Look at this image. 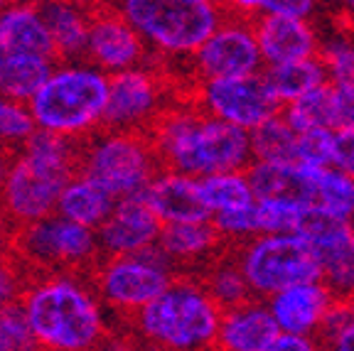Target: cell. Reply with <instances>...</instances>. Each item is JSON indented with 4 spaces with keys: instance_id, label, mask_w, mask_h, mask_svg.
<instances>
[{
    "instance_id": "41",
    "label": "cell",
    "mask_w": 354,
    "mask_h": 351,
    "mask_svg": "<svg viewBox=\"0 0 354 351\" xmlns=\"http://www.w3.org/2000/svg\"><path fill=\"white\" fill-rule=\"evenodd\" d=\"M335 167L354 180V131L337 133V140H335Z\"/></svg>"
},
{
    "instance_id": "32",
    "label": "cell",
    "mask_w": 354,
    "mask_h": 351,
    "mask_svg": "<svg viewBox=\"0 0 354 351\" xmlns=\"http://www.w3.org/2000/svg\"><path fill=\"white\" fill-rule=\"evenodd\" d=\"M308 207L295 197H271L256 199V221L259 236H283V234H300Z\"/></svg>"
},
{
    "instance_id": "22",
    "label": "cell",
    "mask_w": 354,
    "mask_h": 351,
    "mask_svg": "<svg viewBox=\"0 0 354 351\" xmlns=\"http://www.w3.org/2000/svg\"><path fill=\"white\" fill-rule=\"evenodd\" d=\"M0 44L3 52L25 57H42L57 61L50 28L37 3H8L0 12Z\"/></svg>"
},
{
    "instance_id": "1",
    "label": "cell",
    "mask_w": 354,
    "mask_h": 351,
    "mask_svg": "<svg viewBox=\"0 0 354 351\" xmlns=\"http://www.w3.org/2000/svg\"><path fill=\"white\" fill-rule=\"evenodd\" d=\"M39 351H88L118 332L91 275H32L20 297Z\"/></svg>"
},
{
    "instance_id": "17",
    "label": "cell",
    "mask_w": 354,
    "mask_h": 351,
    "mask_svg": "<svg viewBox=\"0 0 354 351\" xmlns=\"http://www.w3.org/2000/svg\"><path fill=\"white\" fill-rule=\"evenodd\" d=\"M266 305L271 310L281 334L315 339V334L322 332L325 319L330 317L332 307L337 305V297L332 295L322 280H315V283L288 287V290L273 295Z\"/></svg>"
},
{
    "instance_id": "47",
    "label": "cell",
    "mask_w": 354,
    "mask_h": 351,
    "mask_svg": "<svg viewBox=\"0 0 354 351\" xmlns=\"http://www.w3.org/2000/svg\"><path fill=\"white\" fill-rule=\"evenodd\" d=\"M8 6V3H3V0H0V12H3V8H6Z\"/></svg>"
},
{
    "instance_id": "30",
    "label": "cell",
    "mask_w": 354,
    "mask_h": 351,
    "mask_svg": "<svg viewBox=\"0 0 354 351\" xmlns=\"http://www.w3.org/2000/svg\"><path fill=\"white\" fill-rule=\"evenodd\" d=\"M281 115L288 121V126L295 133H310V131H332L337 133V113H335V86L315 88L313 93L303 96L295 104L283 106Z\"/></svg>"
},
{
    "instance_id": "21",
    "label": "cell",
    "mask_w": 354,
    "mask_h": 351,
    "mask_svg": "<svg viewBox=\"0 0 354 351\" xmlns=\"http://www.w3.org/2000/svg\"><path fill=\"white\" fill-rule=\"evenodd\" d=\"M281 334L263 300H249L221 317L214 351H266Z\"/></svg>"
},
{
    "instance_id": "36",
    "label": "cell",
    "mask_w": 354,
    "mask_h": 351,
    "mask_svg": "<svg viewBox=\"0 0 354 351\" xmlns=\"http://www.w3.org/2000/svg\"><path fill=\"white\" fill-rule=\"evenodd\" d=\"M0 351H39L37 336L20 302L0 314Z\"/></svg>"
},
{
    "instance_id": "16",
    "label": "cell",
    "mask_w": 354,
    "mask_h": 351,
    "mask_svg": "<svg viewBox=\"0 0 354 351\" xmlns=\"http://www.w3.org/2000/svg\"><path fill=\"white\" fill-rule=\"evenodd\" d=\"M165 224L155 214L148 199L128 197L118 199L111 216L99 226L96 238L104 258H116V256H136L158 248Z\"/></svg>"
},
{
    "instance_id": "5",
    "label": "cell",
    "mask_w": 354,
    "mask_h": 351,
    "mask_svg": "<svg viewBox=\"0 0 354 351\" xmlns=\"http://www.w3.org/2000/svg\"><path fill=\"white\" fill-rule=\"evenodd\" d=\"M111 77L86 59L55 61L47 82L30 99L35 126L69 143H86L104 128Z\"/></svg>"
},
{
    "instance_id": "24",
    "label": "cell",
    "mask_w": 354,
    "mask_h": 351,
    "mask_svg": "<svg viewBox=\"0 0 354 351\" xmlns=\"http://www.w3.org/2000/svg\"><path fill=\"white\" fill-rule=\"evenodd\" d=\"M91 12H94V6L72 3V0L42 3V15L47 28H50L57 61L84 59L88 30H91Z\"/></svg>"
},
{
    "instance_id": "19",
    "label": "cell",
    "mask_w": 354,
    "mask_h": 351,
    "mask_svg": "<svg viewBox=\"0 0 354 351\" xmlns=\"http://www.w3.org/2000/svg\"><path fill=\"white\" fill-rule=\"evenodd\" d=\"M224 238L214 229L212 221H194V224H170L162 229L160 253L170 260L177 275H187V270L212 265L221 256L219 248Z\"/></svg>"
},
{
    "instance_id": "23",
    "label": "cell",
    "mask_w": 354,
    "mask_h": 351,
    "mask_svg": "<svg viewBox=\"0 0 354 351\" xmlns=\"http://www.w3.org/2000/svg\"><path fill=\"white\" fill-rule=\"evenodd\" d=\"M295 197L313 211L354 224V180L337 167L300 170Z\"/></svg>"
},
{
    "instance_id": "31",
    "label": "cell",
    "mask_w": 354,
    "mask_h": 351,
    "mask_svg": "<svg viewBox=\"0 0 354 351\" xmlns=\"http://www.w3.org/2000/svg\"><path fill=\"white\" fill-rule=\"evenodd\" d=\"M199 278H202V283H205V287L209 290V295L214 297V302L224 312L239 307L243 302L254 300L251 287H249V283H246V278H243L234 253H221L214 263L207 265L205 273L199 275Z\"/></svg>"
},
{
    "instance_id": "45",
    "label": "cell",
    "mask_w": 354,
    "mask_h": 351,
    "mask_svg": "<svg viewBox=\"0 0 354 351\" xmlns=\"http://www.w3.org/2000/svg\"><path fill=\"white\" fill-rule=\"evenodd\" d=\"M8 155H15V153H10V150H8V145L0 140V158H8Z\"/></svg>"
},
{
    "instance_id": "4",
    "label": "cell",
    "mask_w": 354,
    "mask_h": 351,
    "mask_svg": "<svg viewBox=\"0 0 354 351\" xmlns=\"http://www.w3.org/2000/svg\"><path fill=\"white\" fill-rule=\"evenodd\" d=\"M79 148L64 137L37 131L30 143L12 155L0 187V204L15 229L57 214L66 182L79 172Z\"/></svg>"
},
{
    "instance_id": "40",
    "label": "cell",
    "mask_w": 354,
    "mask_h": 351,
    "mask_svg": "<svg viewBox=\"0 0 354 351\" xmlns=\"http://www.w3.org/2000/svg\"><path fill=\"white\" fill-rule=\"evenodd\" d=\"M332 86H335V113H337V133L354 131V86H339V84H332Z\"/></svg>"
},
{
    "instance_id": "27",
    "label": "cell",
    "mask_w": 354,
    "mask_h": 351,
    "mask_svg": "<svg viewBox=\"0 0 354 351\" xmlns=\"http://www.w3.org/2000/svg\"><path fill=\"white\" fill-rule=\"evenodd\" d=\"M52 66H55L52 59L3 52L0 55V96L30 104L39 86L47 82Z\"/></svg>"
},
{
    "instance_id": "44",
    "label": "cell",
    "mask_w": 354,
    "mask_h": 351,
    "mask_svg": "<svg viewBox=\"0 0 354 351\" xmlns=\"http://www.w3.org/2000/svg\"><path fill=\"white\" fill-rule=\"evenodd\" d=\"M12 234H15V226L8 219L6 209L0 204V258L10 256V243H12Z\"/></svg>"
},
{
    "instance_id": "35",
    "label": "cell",
    "mask_w": 354,
    "mask_h": 351,
    "mask_svg": "<svg viewBox=\"0 0 354 351\" xmlns=\"http://www.w3.org/2000/svg\"><path fill=\"white\" fill-rule=\"evenodd\" d=\"M317 336L325 351H354V302L337 300Z\"/></svg>"
},
{
    "instance_id": "37",
    "label": "cell",
    "mask_w": 354,
    "mask_h": 351,
    "mask_svg": "<svg viewBox=\"0 0 354 351\" xmlns=\"http://www.w3.org/2000/svg\"><path fill=\"white\" fill-rule=\"evenodd\" d=\"M335 140L337 133L310 131L298 133V165L300 170H322L335 167Z\"/></svg>"
},
{
    "instance_id": "2",
    "label": "cell",
    "mask_w": 354,
    "mask_h": 351,
    "mask_svg": "<svg viewBox=\"0 0 354 351\" xmlns=\"http://www.w3.org/2000/svg\"><path fill=\"white\" fill-rule=\"evenodd\" d=\"M162 170L205 180L224 172H246L254 162L251 135L209 118L189 104H172L148 133Z\"/></svg>"
},
{
    "instance_id": "7",
    "label": "cell",
    "mask_w": 354,
    "mask_h": 351,
    "mask_svg": "<svg viewBox=\"0 0 354 351\" xmlns=\"http://www.w3.org/2000/svg\"><path fill=\"white\" fill-rule=\"evenodd\" d=\"M162 165L148 133L101 128L79 148V172L116 199L143 197Z\"/></svg>"
},
{
    "instance_id": "26",
    "label": "cell",
    "mask_w": 354,
    "mask_h": 351,
    "mask_svg": "<svg viewBox=\"0 0 354 351\" xmlns=\"http://www.w3.org/2000/svg\"><path fill=\"white\" fill-rule=\"evenodd\" d=\"M263 79L271 86L273 96H276L281 106L295 104V101L313 93L315 88L330 84V77H327V69L320 57L283 66H266Z\"/></svg>"
},
{
    "instance_id": "15",
    "label": "cell",
    "mask_w": 354,
    "mask_h": 351,
    "mask_svg": "<svg viewBox=\"0 0 354 351\" xmlns=\"http://www.w3.org/2000/svg\"><path fill=\"white\" fill-rule=\"evenodd\" d=\"M300 236L315 251L320 280L332 295L354 302V224L308 209Z\"/></svg>"
},
{
    "instance_id": "11",
    "label": "cell",
    "mask_w": 354,
    "mask_h": 351,
    "mask_svg": "<svg viewBox=\"0 0 354 351\" xmlns=\"http://www.w3.org/2000/svg\"><path fill=\"white\" fill-rule=\"evenodd\" d=\"M227 6V3H224ZM194 84L219 79H246L263 74L266 64L256 42L254 22L227 6V17L216 32L187 61Z\"/></svg>"
},
{
    "instance_id": "14",
    "label": "cell",
    "mask_w": 354,
    "mask_h": 351,
    "mask_svg": "<svg viewBox=\"0 0 354 351\" xmlns=\"http://www.w3.org/2000/svg\"><path fill=\"white\" fill-rule=\"evenodd\" d=\"M84 59L106 77H118L153 64L148 44L118 6H94Z\"/></svg>"
},
{
    "instance_id": "18",
    "label": "cell",
    "mask_w": 354,
    "mask_h": 351,
    "mask_svg": "<svg viewBox=\"0 0 354 351\" xmlns=\"http://www.w3.org/2000/svg\"><path fill=\"white\" fill-rule=\"evenodd\" d=\"M251 22H254L256 42L266 66H283L320 57V39L308 20L259 15Z\"/></svg>"
},
{
    "instance_id": "8",
    "label": "cell",
    "mask_w": 354,
    "mask_h": 351,
    "mask_svg": "<svg viewBox=\"0 0 354 351\" xmlns=\"http://www.w3.org/2000/svg\"><path fill=\"white\" fill-rule=\"evenodd\" d=\"M10 256L28 273V278L50 273L91 275V270L104 258L96 231L59 214L15 229Z\"/></svg>"
},
{
    "instance_id": "43",
    "label": "cell",
    "mask_w": 354,
    "mask_h": 351,
    "mask_svg": "<svg viewBox=\"0 0 354 351\" xmlns=\"http://www.w3.org/2000/svg\"><path fill=\"white\" fill-rule=\"evenodd\" d=\"M88 351H140V349L133 344L123 332H116L113 336H109L106 341H101L99 346H94V349H88Z\"/></svg>"
},
{
    "instance_id": "6",
    "label": "cell",
    "mask_w": 354,
    "mask_h": 351,
    "mask_svg": "<svg viewBox=\"0 0 354 351\" xmlns=\"http://www.w3.org/2000/svg\"><path fill=\"white\" fill-rule=\"evenodd\" d=\"M118 8L160 59L189 61L227 17V6L212 0H126Z\"/></svg>"
},
{
    "instance_id": "20",
    "label": "cell",
    "mask_w": 354,
    "mask_h": 351,
    "mask_svg": "<svg viewBox=\"0 0 354 351\" xmlns=\"http://www.w3.org/2000/svg\"><path fill=\"white\" fill-rule=\"evenodd\" d=\"M145 199L165 226L212 221L209 211L202 202L199 180H194V177L180 175L172 170H160V175L148 187Z\"/></svg>"
},
{
    "instance_id": "34",
    "label": "cell",
    "mask_w": 354,
    "mask_h": 351,
    "mask_svg": "<svg viewBox=\"0 0 354 351\" xmlns=\"http://www.w3.org/2000/svg\"><path fill=\"white\" fill-rule=\"evenodd\" d=\"M37 133L32 111L25 101L0 96V140L8 145L10 153H20Z\"/></svg>"
},
{
    "instance_id": "48",
    "label": "cell",
    "mask_w": 354,
    "mask_h": 351,
    "mask_svg": "<svg viewBox=\"0 0 354 351\" xmlns=\"http://www.w3.org/2000/svg\"><path fill=\"white\" fill-rule=\"evenodd\" d=\"M0 55H3V44H0Z\"/></svg>"
},
{
    "instance_id": "29",
    "label": "cell",
    "mask_w": 354,
    "mask_h": 351,
    "mask_svg": "<svg viewBox=\"0 0 354 351\" xmlns=\"http://www.w3.org/2000/svg\"><path fill=\"white\" fill-rule=\"evenodd\" d=\"M199 192L205 202L209 219L221 214L241 211L256 204V194L249 184L246 172H224V175H212L199 180Z\"/></svg>"
},
{
    "instance_id": "10",
    "label": "cell",
    "mask_w": 354,
    "mask_h": 351,
    "mask_svg": "<svg viewBox=\"0 0 354 351\" xmlns=\"http://www.w3.org/2000/svg\"><path fill=\"white\" fill-rule=\"evenodd\" d=\"M251 295L271 300L288 287L320 280L315 251L300 234L283 236H256L234 251Z\"/></svg>"
},
{
    "instance_id": "9",
    "label": "cell",
    "mask_w": 354,
    "mask_h": 351,
    "mask_svg": "<svg viewBox=\"0 0 354 351\" xmlns=\"http://www.w3.org/2000/svg\"><path fill=\"white\" fill-rule=\"evenodd\" d=\"M177 278V270L160 253V248L101 258L91 270V283L99 292L104 307L116 322L118 332L140 314L150 302H155Z\"/></svg>"
},
{
    "instance_id": "42",
    "label": "cell",
    "mask_w": 354,
    "mask_h": 351,
    "mask_svg": "<svg viewBox=\"0 0 354 351\" xmlns=\"http://www.w3.org/2000/svg\"><path fill=\"white\" fill-rule=\"evenodd\" d=\"M320 341L313 336H295V334H278L276 341L266 351H320Z\"/></svg>"
},
{
    "instance_id": "46",
    "label": "cell",
    "mask_w": 354,
    "mask_h": 351,
    "mask_svg": "<svg viewBox=\"0 0 354 351\" xmlns=\"http://www.w3.org/2000/svg\"><path fill=\"white\" fill-rule=\"evenodd\" d=\"M347 10L352 12V17H354V0H352V3H347Z\"/></svg>"
},
{
    "instance_id": "12",
    "label": "cell",
    "mask_w": 354,
    "mask_h": 351,
    "mask_svg": "<svg viewBox=\"0 0 354 351\" xmlns=\"http://www.w3.org/2000/svg\"><path fill=\"white\" fill-rule=\"evenodd\" d=\"M175 101L170 99L167 74L155 64L111 77L104 128L126 133H150Z\"/></svg>"
},
{
    "instance_id": "38",
    "label": "cell",
    "mask_w": 354,
    "mask_h": 351,
    "mask_svg": "<svg viewBox=\"0 0 354 351\" xmlns=\"http://www.w3.org/2000/svg\"><path fill=\"white\" fill-rule=\"evenodd\" d=\"M320 59L332 84L354 86V42L352 39H332L322 44Z\"/></svg>"
},
{
    "instance_id": "39",
    "label": "cell",
    "mask_w": 354,
    "mask_h": 351,
    "mask_svg": "<svg viewBox=\"0 0 354 351\" xmlns=\"http://www.w3.org/2000/svg\"><path fill=\"white\" fill-rule=\"evenodd\" d=\"M25 285H28V273L17 265V260L12 256L0 258V314L20 302Z\"/></svg>"
},
{
    "instance_id": "33",
    "label": "cell",
    "mask_w": 354,
    "mask_h": 351,
    "mask_svg": "<svg viewBox=\"0 0 354 351\" xmlns=\"http://www.w3.org/2000/svg\"><path fill=\"white\" fill-rule=\"evenodd\" d=\"M246 177H249V184L254 189L256 199L295 197V192H298V167L251 162L246 167Z\"/></svg>"
},
{
    "instance_id": "13",
    "label": "cell",
    "mask_w": 354,
    "mask_h": 351,
    "mask_svg": "<svg viewBox=\"0 0 354 351\" xmlns=\"http://www.w3.org/2000/svg\"><path fill=\"white\" fill-rule=\"evenodd\" d=\"M192 104L209 118L251 133L283 111L263 74L246 79L199 82L192 86Z\"/></svg>"
},
{
    "instance_id": "25",
    "label": "cell",
    "mask_w": 354,
    "mask_h": 351,
    "mask_svg": "<svg viewBox=\"0 0 354 351\" xmlns=\"http://www.w3.org/2000/svg\"><path fill=\"white\" fill-rule=\"evenodd\" d=\"M116 202L118 199L106 192L101 184H96L91 177L77 172L72 180L66 182L64 192H62V197H59L57 214L74 221V224H79V226L99 231V226L111 216Z\"/></svg>"
},
{
    "instance_id": "3",
    "label": "cell",
    "mask_w": 354,
    "mask_h": 351,
    "mask_svg": "<svg viewBox=\"0 0 354 351\" xmlns=\"http://www.w3.org/2000/svg\"><path fill=\"white\" fill-rule=\"evenodd\" d=\"M224 310L199 275H177L165 292L123 327L140 351H214Z\"/></svg>"
},
{
    "instance_id": "28",
    "label": "cell",
    "mask_w": 354,
    "mask_h": 351,
    "mask_svg": "<svg viewBox=\"0 0 354 351\" xmlns=\"http://www.w3.org/2000/svg\"><path fill=\"white\" fill-rule=\"evenodd\" d=\"M251 135V155L254 162H266V165H298V133L288 126V121L281 113L266 121Z\"/></svg>"
}]
</instances>
